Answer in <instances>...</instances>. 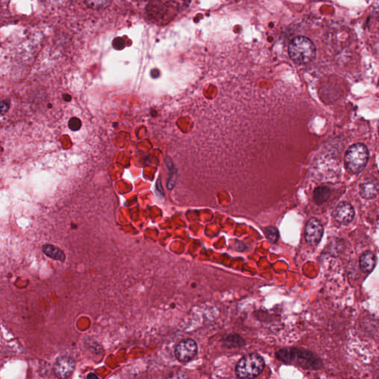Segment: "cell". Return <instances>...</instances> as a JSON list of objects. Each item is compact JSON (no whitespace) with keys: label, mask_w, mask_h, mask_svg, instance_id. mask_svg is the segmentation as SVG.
I'll list each match as a JSON object with an SVG mask.
<instances>
[{"label":"cell","mask_w":379,"mask_h":379,"mask_svg":"<svg viewBox=\"0 0 379 379\" xmlns=\"http://www.w3.org/2000/svg\"><path fill=\"white\" fill-rule=\"evenodd\" d=\"M238 244H236V247H237V250H238V251H243V249L241 248V247H244V244H243L242 242H238Z\"/></svg>","instance_id":"cell-22"},{"label":"cell","mask_w":379,"mask_h":379,"mask_svg":"<svg viewBox=\"0 0 379 379\" xmlns=\"http://www.w3.org/2000/svg\"><path fill=\"white\" fill-rule=\"evenodd\" d=\"M330 195H331L330 189L325 186H321L315 190L313 198L316 204H322L329 199Z\"/></svg>","instance_id":"cell-12"},{"label":"cell","mask_w":379,"mask_h":379,"mask_svg":"<svg viewBox=\"0 0 379 379\" xmlns=\"http://www.w3.org/2000/svg\"><path fill=\"white\" fill-rule=\"evenodd\" d=\"M379 190V185L377 180L368 179L365 180L360 186V194L364 198H374Z\"/></svg>","instance_id":"cell-9"},{"label":"cell","mask_w":379,"mask_h":379,"mask_svg":"<svg viewBox=\"0 0 379 379\" xmlns=\"http://www.w3.org/2000/svg\"><path fill=\"white\" fill-rule=\"evenodd\" d=\"M369 159V152L362 143L353 144L346 152L344 162L350 172L358 174L363 171Z\"/></svg>","instance_id":"cell-4"},{"label":"cell","mask_w":379,"mask_h":379,"mask_svg":"<svg viewBox=\"0 0 379 379\" xmlns=\"http://www.w3.org/2000/svg\"><path fill=\"white\" fill-rule=\"evenodd\" d=\"M333 216L337 222H339L340 224L347 225L350 223L354 219V209L350 203L344 201L338 204L335 207Z\"/></svg>","instance_id":"cell-8"},{"label":"cell","mask_w":379,"mask_h":379,"mask_svg":"<svg viewBox=\"0 0 379 379\" xmlns=\"http://www.w3.org/2000/svg\"><path fill=\"white\" fill-rule=\"evenodd\" d=\"M289 57L298 65L310 63L316 58V48L314 43L305 37L292 39L288 47Z\"/></svg>","instance_id":"cell-2"},{"label":"cell","mask_w":379,"mask_h":379,"mask_svg":"<svg viewBox=\"0 0 379 379\" xmlns=\"http://www.w3.org/2000/svg\"><path fill=\"white\" fill-rule=\"evenodd\" d=\"M278 360L288 365H294L307 370H319L322 368V362L312 352L303 349H283L276 353Z\"/></svg>","instance_id":"cell-1"},{"label":"cell","mask_w":379,"mask_h":379,"mask_svg":"<svg viewBox=\"0 0 379 379\" xmlns=\"http://www.w3.org/2000/svg\"><path fill=\"white\" fill-rule=\"evenodd\" d=\"M62 98H63L64 101H68H68H71L72 97L69 95H62Z\"/></svg>","instance_id":"cell-23"},{"label":"cell","mask_w":379,"mask_h":379,"mask_svg":"<svg viewBox=\"0 0 379 379\" xmlns=\"http://www.w3.org/2000/svg\"></svg>","instance_id":"cell-25"},{"label":"cell","mask_w":379,"mask_h":379,"mask_svg":"<svg viewBox=\"0 0 379 379\" xmlns=\"http://www.w3.org/2000/svg\"><path fill=\"white\" fill-rule=\"evenodd\" d=\"M265 234H266V237H268V239L272 243L277 242L278 241L279 237H280L278 230L274 227H268V228H266Z\"/></svg>","instance_id":"cell-15"},{"label":"cell","mask_w":379,"mask_h":379,"mask_svg":"<svg viewBox=\"0 0 379 379\" xmlns=\"http://www.w3.org/2000/svg\"><path fill=\"white\" fill-rule=\"evenodd\" d=\"M85 3L87 4L88 7H91V8L95 9V10H99V9H104L108 7L110 4H111V1H85Z\"/></svg>","instance_id":"cell-14"},{"label":"cell","mask_w":379,"mask_h":379,"mask_svg":"<svg viewBox=\"0 0 379 379\" xmlns=\"http://www.w3.org/2000/svg\"></svg>","instance_id":"cell-26"},{"label":"cell","mask_w":379,"mask_h":379,"mask_svg":"<svg viewBox=\"0 0 379 379\" xmlns=\"http://www.w3.org/2000/svg\"><path fill=\"white\" fill-rule=\"evenodd\" d=\"M76 362L70 356H60L53 364L54 375L59 379H67L71 377L75 370Z\"/></svg>","instance_id":"cell-6"},{"label":"cell","mask_w":379,"mask_h":379,"mask_svg":"<svg viewBox=\"0 0 379 379\" xmlns=\"http://www.w3.org/2000/svg\"><path fill=\"white\" fill-rule=\"evenodd\" d=\"M112 46L116 50H122L124 47H125V43H124V40L122 38L117 37V38L113 40Z\"/></svg>","instance_id":"cell-17"},{"label":"cell","mask_w":379,"mask_h":379,"mask_svg":"<svg viewBox=\"0 0 379 379\" xmlns=\"http://www.w3.org/2000/svg\"><path fill=\"white\" fill-rule=\"evenodd\" d=\"M225 346L229 348H234V347H241L244 345V341L240 335L237 334H231L228 335L223 339Z\"/></svg>","instance_id":"cell-13"},{"label":"cell","mask_w":379,"mask_h":379,"mask_svg":"<svg viewBox=\"0 0 379 379\" xmlns=\"http://www.w3.org/2000/svg\"><path fill=\"white\" fill-rule=\"evenodd\" d=\"M10 106V99H4L1 101V116L5 114L8 111Z\"/></svg>","instance_id":"cell-19"},{"label":"cell","mask_w":379,"mask_h":379,"mask_svg":"<svg viewBox=\"0 0 379 379\" xmlns=\"http://www.w3.org/2000/svg\"><path fill=\"white\" fill-rule=\"evenodd\" d=\"M359 264H360L361 269L363 272H372L377 264V257L372 252H365L361 256Z\"/></svg>","instance_id":"cell-10"},{"label":"cell","mask_w":379,"mask_h":379,"mask_svg":"<svg viewBox=\"0 0 379 379\" xmlns=\"http://www.w3.org/2000/svg\"><path fill=\"white\" fill-rule=\"evenodd\" d=\"M198 352V346L192 339L180 341L175 348L176 358L181 362H188L194 359Z\"/></svg>","instance_id":"cell-7"},{"label":"cell","mask_w":379,"mask_h":379,"mask_svg":"<svg viewBox=\"0 0 379 379\" xmlns=\"http://www.w3.org/2000/svg\"><path fill=\"white\" fill-rule=\"evenodd\" d=\"M265 366L263 358L252 353L240 359L236 368V374L240 379H253L262 374Z\"/></svg>","instance_id":"cell-3"},{"label":"cell","mask_w":379,"mask_h":379,"mask_svg":"<svg viewBox=\"0 0 379 379\" xmlns=\"http://www.w3.org/2000/svg\"><path fill=\"white\" fill-rule=\"evenodd\" d=\"M167 379H189L188 376L181 371H176L168 376Z\"/></svg>","instance_id":"cell-18"},{"label":"cell","mask_w":379,"mask_h":379,"mask_svg":"<svg viewBox=\"0 0 379 379\" xmlns=\"http://www.w3.org/2000/svg\"><path fill=\"white\" fill-rule=\"evenodd\" d=\"M323 234V225L319 219L312 218L307 222L304 231V237L310 245H317L322 240Z\"/></svg>","instance_id":"cell-5"},{"label":"cell","mask_w":379,"mask_h":379,"mask_svg":"<svg viewBox=\"0 0 379 379\" xmlns=\"http://www.w3.org/2000/svg\"><path fill=\"white\" fill-rule=\"evenodd\" d=\"M156 189L159 190V192H160V193H163L164 190L163 189H162V186H161V182L158 181L157 184H156Z\"/></svg>","instance_id":"cell-24"},{"label":"cell","mask_w":379,"mask_h":379,"mask_svg":"<svg viewBox=\"0 0 379 379\" xmlns=\"http://www.w3.org/2000/svg\"><path fill=\"white\" fill-rule=\"evenodd\" d=\"M87 379H99L96 374L91 373L87 376Z\"/></svg>","instance_id":"cell-21"},{"label":"cell","mask_w":379,"mask_h":379,"mask_svg":"<svg viewBox=\"0 0 379 379\" xmlns=\"http://www.w3.org/2000/svg\"><path fill=\"white\" fill-rule=\"evenodd\" d=\"M82 122L79 118L72 117L68 122V128L72 131H77L81 128Z\"/></svg>","instance_id":"cell-16"},{"label":"cell","mask_w":379,"mask_h":379,"mask_svg":"<svg viewBox=\"0 0 379 379\" xmlns=\"http://www.w3.org/2000/svg\"><path fill=\"white\" fill-rule=\"evenodd\" d=\"M43 253L56 261L64 262L65 259V255L61 249L58 248L56 246L52 244H46L43 247Z\"/></svg>","instance_id":"cell-11"},{"label":"cell","mask_w":379,"mask_h":379,"mask_svg":"<svg viewBox=\"0 0 379 379\" xmlns=\"http://www.w3.org/2000/svg\"><path fill=\"white\" fill-rule=\"evenodd\" d=\"M150 75H151L153 78H157L159 76V71L156 69L152 70L151 72H150Z\"/></svg>","instance_id":"cell-20"}]
</instances>
